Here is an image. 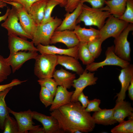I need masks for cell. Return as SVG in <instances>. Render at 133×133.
<instances>
[{
	"label": "cell",
	"mask_w": 133,
	"mask_h": 133,
	"mask_svg": "<svg viewBox=\"0 0 133 133\" xmlns=\"http://www.w3.org/2000/svg\"><path fill=\"white\" fill-rule=\"evenodd\" d=\"M118 79L121 85L120 92L117 94V102L124 100L126 97V93L131 81L133 79V65L130 64L126 67L122 68L118 76Z\"/></svg>",
	"instance_id": "15"
},
{
	"label": "cell",
	"mask_w": 133,
	"mask_h": 133,
	"mask_svg": "<svg viewBox=\"0 0 133 133\" xmlns=\"http://www.w3.org/2000/svg\"><path fill=\"white\" fill-rule=\"evenodd\" d=\"M37 82L41 86L45 87L55 95L58 85L53 79L46 78L39 79Z\"/></svg>",
	"instance_id": "36"
},
{
	"label": "cell",
	"mask_w": 133,
	"mask_h": 133,
	"mask_svg": "<svg viewBox=\"0 0 133 133\" xmlns=\"http://www.w3.org/2000/svg\"><path fill=\"white\" fill-rule=\"evenodd\" d=\"M53 78L58 85L67 89H70L72 86L76 77L75 74L70 72L62 68L55 70Z\"/></svg>",
	"instance_id": "22"
},
{
	"label": "cell",
	"mask_w": 133,
	"mask_h": 133,
	"mask_svg": "<svg viewBox=\"0 0 133 133\" xmlns=\"http://www.w3.org/2000/svg\"><path fill=\"white\" fill-rule=\"evenodd\" d=\"M116 103L114 108V120L119 123L124 121L127 117H129L130 119H133V109L130 103L124 100Z\"/></svg>",
	"instance_id": "17"
},
{
	"label": "cell",
	"mask_w": 133,
	"mask_h": 133,
	"mask_svg": "<svg viewBox=\"0 0 133 133\" xmlns=\"http://www.w3.org/2000/svg\"><path fill=\"white\" fill-rule=\"evenodd\" d=\"M6 3L11 5L12 6L14 7L16 9L23 7L20 4L17 2L12 1L10 2H7Z\"/></svg>",
	"instance_id": "43"
},
{
	"label": "cell",
	"mask_w": 133,
	"mask_h": 133,
	"mask_svg": "<svg viewBox=\"0 0 133 133\" xmlns=\"http://www.w3.org/2000/svg\"><path fill=\"white\" fill-rule=\"evenodd\" d=\"M38 54L36 51H19L14 53H10L6 59L10 66L12 72L14 73L26 62L30 59H35Z\"/></svg>",
	"instance_id": "11"
},
{
	"label": "cell",
	"mask_w": 133,
	"mask_h": 133,
	"mask_svg": "<svg viewBox=\"0 0 133 133\" xmlns=\"http://www.w3.org/2000/svg\"><path fill=\"white\" fill-rule=\"evenodd\" d=\"M35 59L34 75L39 79L53 78L58 65L57 55L41 53L38 54Z\"/></svg>",
	"instance_id": "3"
},
{
	"label": "cell",
	"mask_w": 133,
	"mask_h": 133,
	"mask_svg": "<svg viewBox=\"0 0 133 133\" xmlns=\"http://www.w3.org/2000/svg\"><path fill=\"white\" fill-rule=\"evenodd\" d=\"M112 133H133V119H129L119 123V124L111 130Z\"/></svg>",
	"instance_id": "30"
},
{
	"label": "cell",
	"mask_w": 133,
	"mask_h": 133,
	"mask_svg": "<svg viewBox=\"0 0 133 133\" xmlns=\"http://www.w3.org/2000/svg\"><path fill=\"white\" fill-rule=\"evenodd\" d=\"M114 108L104 109L95 112L92 117L95 124L103 125L114 124L117 122L113 118Z\"/></svg>",
	"instance_id": "24"
},
{
	"label": "cell",
	"mask_w": 133,
	"mask_h": 133,
	"mask_svg": "<svg viewBox=\"0 0 133 133\" xmlns=\"http://www.w3.org/2000/svg\"><path fill=\"white\" fill-rule=\"evenodd\" d=\"M1 0V1H2V0Z\"/></svg>",
	"instance_id": "48"
},
{
	"label": "cell",
	"mask_w": 133,
	"mask_h": 133,
	"mask_svg": "<svg viewBox=\"0 0 133 133\" xmlns=\"http://www.w3.org/2000/svg\"><path fill=\"white\" fill-rule=\"evenodd\" d=\"M127 0H109L105 2L111 15L118 18L124 13Z\"/></svg>",
	"instance_id": "26"
},
{
	"label": "cell",
	"mask_w": 133,
	"mask_h": 133,
	"mask_svg": "<svg viewBox=\"0 0 133 133\" xmlns=\"http://www.w3.org/2000/svg\"><path fill=\"white\" fill-rule=\"evenodd\" d=\"M58 2L61 7H65L66 5L67 0H54Z\"/></svg>",
	"instance_id": "44"
},
{
	"label": "cell",
	"mask_w": 133,
	"mask_h": 133,
	"mask_svg": "<svg viewBox=\"0 0 133 133\" xmlns=\"http://www.w3.org/2000/svg\"><path fill=\"white\" fill-rule=\"evenodd\" d=\"M2 0L3 1L5 2H10L12 1V0Z\"/></svg>",
	"instance_id": "47"
},
{
	"label": "cell",
	"mask_w": 133,
	"mask_h": 133,
	"mask_svg": "<svg viewBox=\"0 0 133 133\" xmlns=\"http://www.w3.org/2000/svg\"><path fill=\"white\" fill-rule=\"evenodd\" d=\"M78 45L74 47L63 49L53 45H44L40 44L36 46L38 51L40 54L46 53L56 55H67L71 56L78 59Z\"/></svg>",
	"instance_id": "16"
},
{
	"label": "cell",
	"mask_w": 133,
	"mask_h": 133,
	"mask_svg": "<svg viewBox=\"0 0 133 133\" xmlns=\"http://www.w3.org/2000/svg\"><path fill=\"white\" fill-rule=\"evenodd\" d=\"M101 100L97 99L89 100L87 106L85 109V111L88 112L98 111L101 109L99 107Z\"/></svg>",
	"instance_id": "37"
},
{
	"label": "cell",
	"mask_w": 133,
	"mask_h": 133,
	"mask_svg": "<svg viewBox=\"0 0 133 133\" xmlns=\"http://www.w3.org/2000/svg\"><path fill=\"white\" fill-rule=\"evenodd\" d=\"M128 90V95L130 99L133 100V79H132L127 89Z\"/></svg>",
	"instance_id": "42"
},
{
	"label": "cell",
	"mask_w": 133,
	"mask_h": 133,
	"mask_svg": "<svg viewBox=\"0 0 133 133\" xmlns=\"http://www.w3.org/2000/svg\"><path fill=\"white\" fill-rule=\"evenodd\" d=\"M9 113L13 115L16 120L19 127V133H35L40 128V125H34L33 121L32 112L30 109L17 112L8 107Z\"/></svg>",
	"instance_id": "8"
},
{
	"label": "cell",
	"mask_w": 133,
	"mask_h": 133,
	"mask_svg": "<svg viewBox=\"0 0 133 133\" xmlns=\"http://www.w3.org/2000/svg\"><path fill=\"white\" fill-rule=\"evenodd\" d=\"M3 133H19L17 122L14 118L9 116L6 119Z\"/></svg>",
	"instance_id": "34"
},
{
	"label": "cell",
	"mask_w": 133,
	"mask_h": 133,
	"mask_svg": "<svg viewBox=\"0 0 133 133\" xmlns=\"http://www.w3.org/2000/svg\"><path fill=\"white\" fill-rule=\"evenodd\" d=\"M118 18L129 23H133V0H127L124 12Z\"/></svg>",
	"instance_id": "35"
},
{
	"label": "cell",
	"mask_w": 133,
	"mask_h": 133,
	"mask_svg": "<svg viewBox=\"0 0 133 133\" xmlns=\"http://www.w3.org/2000/svg\"><path fill=\"white\" fill-rule=\"evenodd\" d=\"M109 10L107 6L96 9L83 3L81 13L76 20V24L82 22L86 26H95L100 30L104 25L106 19L111 15Z\"/></svg>",
	"instance_id": "2"
},
{
	"label": "cell",
	"mask_w": 133,
	"mask_h": 133,
	"mask_svg": "<svg viewBox=\"0 0 133 133\" xmlns=\"http://www.w3.org/2000/svg\"><path fill=\"white\" fill-rule=\"evenodd\" d=\"M92 72L85 70L78 78L74 80L72 86L75 90L72 96L71 102L78 101V96L86 87L96 83L98 78L95 76L94 72Z\"/></svg>",
	"instance_id": "10"
},
{
	"label": "cell",
	"mask_w": 133,
	"mask_h": 133,
	"mask_svg": "<svg viewBox=\"0 0 133 133\" xmlns=\"http://www.w3.org/2000/svg\"><path fill=\"white\" fill-rule=\"evenodd\" d=\"M10 9L9 7H8L5 14L0 16V22L2 21L5 20L7 17Z\"/></svg>",
	"instance_id": "45"
},
{
	"label": "cell",
	"mask_w": 133,
	"mask_h": 133,
	"mask_svg": "<svg viewBox=\"0 0 133 133\" xmlns=\"http://www.w3.org/2000/svg\"><path fill=\"white\" fill-rule=\"evenodd\" d=\"M85 109L78 101L71 102L51 111L50 115L57 120L64 133H74L77 130L88 133L93 130L96 124Z\"/></svg>",
	"instance_id": "1"
},
{
	"label": "cell",
	"mask_w": 133,
	"mask_h": 133,
	"mask_svg": "<svg viewBox=\"0 0 133 133\" xmlns=\"http://www.w3.org/2000/svg\"><path fill=\"white\" fill-rule=\"evenodd\" d=\"M17 17L16 9L13 6L10 9L7 17L1 24V27L8 31V35L13 34L26 39L32 40V38L23 30Z\"/></svg>",
	"instance_id": "9"
},
{
	"label": "cell",
	"mask_w": 133,
	"mask_h": 133,
	"mask_svg": "<svg viewBox=\"0 0 133 133\" xmlns=\"http://www.w3.org/2000/svg\"><path fill=\"white\" fill-rule=\"evenodd\" d=\"M83 3L80 2L77 7L71 13L67 12L65 15V18L60 25L58 27L56 31L68 30L73 31L77 25L76 20L80 14Z\"/></svg>",
	"instance_id": "19"
},
{
	"label": "cell",
	"mask_w": 133,
	"mask_h": 133,
	"mask_svg": "<svg viewBox=\"0 0 133 133\" xmlns=\"http://www.w3.org/2000/svg\"><path fill=\"white\" fill-rule=\"evenodd\" d=\"M80 42L87 43L95 38L100 37L99 30L90 27L89 29L77 25L73 31Z\"/></svg>",
	"instance_id": "23"
},
{
	"label": "cell",
	"mask_w": 133,
	"mask_h": 133,
	"mask_svg": "<svg viewBox=\"0 0 133 133\" xmlns=\"http://www.w3.org/2000/svg\"><path fill=\"white\" fill-rule=\"evenodd\" d=\"M58 43L64 44L69 48L78 45L80 41L73 31L68 30L55 31L51 38L50 44Z\"/></svg>",
	"instance_id": "13"
},
{
	"label": "cell",
	"mask_w": 133,
	"mask_h": 133,
	"mask_svg": "<svg viewBox=\"0 0 133 133\" xmlns=\"http://www.w3.org/2000/svg\"><path fill=\"white\" fill-rule=\"evenodd\" d=\"M62 21L61 19L56 17L50 22L37 25L32 39L34 45L37 46L39 44L49 45L51 37Z\"/></svg>",
	"instance_id": "4"
},
{
	"label": "cell",
	"mask_w": 133,
	"mask_h": 133,
	"mask_svg": "<svg viewBox=\"0 0 133 133\" xmlns=\"http://www.w3.org/2000/svg\"><path fill=\"white\" fill-rule=\"evenodd\" d=\"M133 30V23H129L117 37L114 38V50L118 57L124 61L130 62L131 49L130 43L128 40L129 33Z\"/></svg>",
	"instance_id": "5"
},
{
	"label": "cell",
	"mask_w": 133,
	"mask_h": 133,
	"mask_svg": "<svg viewBox=\"0 0 133 133\" xmlns=\"http://www.w3.org/2000/svg\"><path fill=\"white\" fill-rule=\"evenodd\" d=\"M6 2L0 0V8H3L7 6Z\"/></svg>",
	"instance_id": "46"
},
{
	"label": "cell",
	"mask_w": 133,
	"mask_h": 133,
	"mask_svg": "<svg viewBox=\"0 0 133 133\" xmlns=\"http://www.w3.org/2000/svg\"><path fill=\"white\" fill-rule=\"evenodd\" d=\"M33 118L42 125L45 133H64L60 128L57 120L53 116H48L36 111H32Z\"/></svg>",
	"instance_id": "14"
},
{
	"label": "cell",
	"mask_w": 133,
	"mask_h": 133,
	"mask_svg": "<svg viewBox=\"0 0 133 133\" xmlns=\"http://www.w3.org/2000/svg\"><path fill=\"white\" fill-rule=\"evenodd\" d=\"M109 0H80V2L83 3L87 2L90 4L92 7L99 9L103 7L105 2Z\"/></svg>",
	"instance_id": "38"
},
{
	"label": "cell",
	"mask_w": 133,
	"mask_h": 133,
	"mask_svg": "<svg viewBox=\"0 0 133 133\" xmlns=\"http://www.w3.org/2000/svg\"><path fill=\"white\" fill-rule=\"evenodd\" d=\"M105 53L106 58L104 60L98 62H94L86 65L85 70L93 72L101 67L108 65L118 66L122 68L130 64V62L122 59L115 54L114 50V45L108 47Z\"/></svg>",
	"instance_id": "7"
},
{
	"label": "cell",
	"mask_w": 133,
	"mask_h": 133,
	"mask_svg": "<svg viewBox=\"0 0 133 133\" xmlns=\"http://www.w3.org/2000/svg\"><path fill=\"white\" fill-rule=\"evenodd\" d=\"M59 5L54 0H48L45 8L44 18L40 24L50 22L54 19V17L51 16L52 12L54 8Z\"/></svg>",
	"instance_id": "31"
},
{
	"label": "cell",
	"mask_w": 133,
	"mask_h": 133,
	"mask_svg": "<svg viewBox=\"0 0 133 133\" xmlns=\"http://www.w3.org/2000/svg\"><path fill=\"white\" fill-rule=\"evenodd\" d=\"M55 96L45 87L41 86L39 93L40 101L47 108L51 105Z\"/></svg>",
	"instance_id": "33"
},
{
	"label": "cell",
	"mask_w": 133,
	"mask_h": 133,
	"mask_svg": "<svg viewBox=\"0 0 133 133\" xmlns=\"http://www.w3.org/2000/svg\"><path fill=\"white\" fill-rule=\"evenodd\" d=\"M58 65L64 66L66 69L75 72L80 75L84 70L78 59L67 55H57Z\"/></svg>",
	"instance_id": "21"
},
{
	"label": "cell",
	"mask_w": 133,
	"mask_h": 133,
	"mask_svg": "<svg viewBox=\"0 0 133 133\" xmlns=\"http://www.w3.org/2000/svg\"><path fill=\"white\" fill-rule=\"evenodd\" d=\"M129 23L111 15L106 20L99 30L100 37L103 42L110 37L118 36L126 28Z\"/></svg>",
	"instance_id": "6"
},
{
	"label": "cell",
	"mask_w": 133,
	"mask_h": 133,
	"mask_svg": "<svg viewBox=\"0 0 133 133\" xmlns=\"http://www.w3.org/2000/svg\"><path fill=\"white\" fill-rule=\"evenodd\" d=\"M74 91H69L67 89L61 86H57L53 100L50 109L51 112L71 102L72 96Z\"/></svg>",
	"instance_id": "20"
},
{
	"label": "cell",
	"mask_w": 133,
	"mask_h": 133,
	"mask_svg": "<svg viewBox=\"0 0 133 133\" xmlns=\"http://www.w3.org/2000/svg\"><path fill=\"white\" fill-rule=\"evenodd\" d=\"M77 100L81 103L82 106L84 108L86 107L89 101L88 96H85L83 92L78 96Z\"/></svg>",
	"instance_id": "41"
},
{
	"label": "cell",
	"mask_w": 133,
	"mask_h": 133,
	"mask_svg": "<svg viewBox=\"0 0 133 133\" xmlns=\"http://www.w3.org/2000/svg\"><path fill=\"white\" fill-rule=\"evenodd\" d=\"M13 87L8 88L0 92V129L4 130V123L6 118L9 116L8 107L6 104L5 97Z\"/></svg>",
	"instance_id": "27"
},
{
	"label": "cell",
	"mask_w": 133,
	"mask_h": 133,
	"mask_svg": "<svg viewBox=\"0 0 133 133\" xmlns=\"http://www.w3.org/2000/svg\"><path fill=\"white\" fill-rule=\"evenodd\" d=\"M16 10L19 22L22 29L32 38L37 25L23 7Z\"/></svg>",
	"instance_id": "18"
},
{
	"label": "cell",
	"mask_w": 133,
	"mask_h": 133,
	"mask_svg": "<svg viewBox=\"0 0 133 133\" xmlns=\"http://www.w3.org/2000/svg\"><path fill=\"white\" fill-rule=\"evenodd\" d=\"M48 0H41L33 4L28 12L37 25L40 24L44 17L45 9Z\"/></svg>",
	"instance_id": "25"
},
{
	"label": "cell",
	"mask_w": 133,
	"mask_h": 133,
	"mask_svg": "<svg viewBox=\"0 0 133 133\" xmlns=\"http://www.w3.org/2000/svg\"><path fill=\"white\" fill-rule=\"evenodd\" d=\"M8 48L10 53H14L20 51L37 52L38 50L32 41L13 34L8 35Z\"/></svg>",
	"instance_id": "12"
},
{
	"label": "cell",
	"mask_w": 133,
	"mask_h": 133,
	"mask_svg": "<svg viewBox=\"0 0 133 133\" xmlns=\"http://www.w3.org/2000/svg\"><path fill=\"white\" fill-rule=\"evenodd\" d=\"M78 59L86 66L94 62L95 59L89 50L87 43L80 42L78 45Z\"/></svg>",
	"instance_id": "28"
},
{
	"label": "cell",
	"mask_w": 133,
	"mask_h": 133,
	"mask_svg": "<svg viewBox=\"0 0 133 133\" xmlns=\"http://www.w3.org/2000/svg\"><path fill=\"white\" fill-rule=\"evenodd\" d=\"M12 71L11 67L6 58L0 55V83L7 79Z\"/></svg>",
	"instance_id": "32"
},
{
	"label": "cell",
	"mask_w": 133,
	"mask_h": 133,
	"mask_svg": "<svg viewBox=\"0 0 133 133\" xmlns=\"http://www.w3.org/2000/svg\"><path fill=\"white\" fill-rule=\"evenodd\" d=\"M27 81L26 80L21 81L18 79H14L9 83L0 85V92L8 88L13 87L21 84L22 83L26 81Z\"/></svg>",
	"instance_id": "39"
},
{
	"label": "cell",
	"mask_w": 133,
	"mask_h": 133,
	"mask_svg": "<svg viewBox=\"0 0 133 133\" xmlns=\"http://www.w3.org/2000/svg\"><path fill=\"white\" fill-rule=\"evenodd\" d=\"M102 43L100 37H99L90 41L87 43L88 49L95 59L98 58L101 53Z\"/></svg>",
	"instance_id": "29"
},
{
	"label": "cell",
	"mask_w": 133,
	"mask_h": 133,
	"mask_svg": "<svg viewBox=\"0 0 133 133\" xmlns=\"http://www.w3.org/2000/svg\"><path fill=\"white\" fill-rule=\"evenodd\" d=\"M40 0H12V1L20 4L28 12L31 6L33 4Z\"/></svg>",
	"instance_id": "40"
}]
</instances>
